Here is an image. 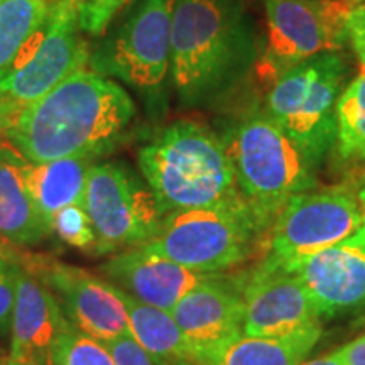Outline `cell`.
<instances>
[{
	"label": "cell",
	"mask_w": 365,
	"mask_h": 365,
	"mask_svg": "<svg viewBox=\"0 0 365 365\" xmlns=\"http://www.w3.org/2000/svg\"><path fill=\"white\" fill-rule=\"evenodd\" d=\"M359 0H264L267 44L259 71L271 83L299 63L350 43L349 17Z\"/></svg>",
	"instance_id": "8"
},
{
	"label": "cell",
	"mask_w": 365,
	"mask_h": 365,
	"mask_svg": "<svg viewBox=\"0 0 365 365\" xmlns=\"http://www.w3.org/2000/svg\"><path fill=\"white\" fill-rule=\"evenodd\" d=\"M344 78V59L327 53L284 71L267 91L266 113L313 168L336 144V103Z\"/></svg>",
	"instance_id": "6"
},
{
	"label": "cell",
	"mask_w": 365,
	"mask_h": 365,
	"mask_svg": "<svg viewBox=\"0 0 365 365\" xmlns=\"http://www.w3.org/2000/svg\"><path fill=\"white\" fill-rule=\"evenodd\" d=\"M176 0H139L122 26L91 56L102 76L139 90H156L171 68V29Z\"/></svg>",
	"instance_id": "10"
},
{
	"label": "cell",
	"mask_w": 365,
	"mask_h": 365,
	"mask_svg": "<svg viewBox=\"0 0 365 365\" xmlns=\"http://www.w3.org/2000/svg\"><path fill=\"white\" fill-rule=\"evenodd\" d=\"M357 196H359L360 210H362V223H360L359 230L355 232L350 239H346V242H350V244L354 245H359V247H362L365 250V186L360 190V193Z\"/></svg>",
	"instance_id": "31"
},
{
	"label": "cell",
	"mask_w": 365,
	"mask_h": 365,
	"mask_svg": "<svg viewBox=\"0 0 365 365\" xmlns=\"http://www.w3.org/2000/svg\"><path fill=\"white\" fill-rule=\"evenodd\" d=\"M125 0H85L80 14L81 31L90 36L102 34Z\"/></svg>",
	"instance_id": "26"
},
{
	"label": "cell",
	"mask_w": 365,
	"mask_h": 365,
	"mask_svg": "<svg viewBox=\"0 0 365 365\" xmlns=\"http://www.w3.org/2000/svg\"><path fill=\"white\" fill-rule=\"evenodd\" d=\"M225 145L242 198L266 234L294 195L317 185L314 168L266 112L245 117Z\"/></svg>",
	"instance_id": "4"
},
{
	"label": "cell",
	"mask_w": 365,
	"mask_h": 365,
	"mask_svg": "<svg viewBox=\"0 0 365 365\" xmlns=\"http://www.w3.org/2000/svg\"><path fill=\"white\" fill-rule=\"evenodd\" d=\"M66 323L53 291L33 272L17 271L11 359L19 365H53V346Z\"/></svg>",
	"instance_id": "17"
},
{
	"label": "cell",
	"mask_w": 365,
	"mask_h": 365,
	"mask_svg": "<svg viewBox=\"0 0 365 365\" xmlns=\"http://www.w3.org/2000/svg\"><path fill=\"white\" fill-rule=\"evenodd\" d=\"M349 34L350 44L365 68V0H359L350 12L349 17Z\"/></svg>",
	"instance_id": "29"
},
{
	"label": "cell",
	"mask_w": 365,
	"mask_h": 365,
	"mask_svg": "<svg viewBox=\"0 0 365 365\" xmlns=\"http://www.w3.org/2000/svg\"><path fill=\"white\" fill-rule=\"evenodd\" d=\"M54 0H0V75L43 24Z\"/></svg>",
	"instance_id": "22"
},
{
	"label": "cell",
	"mask_w": 365,
	"mask_h": 365,
	"mask_svg": "<svg viewBox=\"0 0 365 365\" xmlns=\"http://www.w3.org/2000/svg\"><path fill=\"white\" fill-rule=\"evenodd\" d=\"M105 346L110 350L117 365H154L149 355L144 352L143 346L137 344L134 339H129V336L108 341Z\"/></svg>",
	"instance_id": "28"
},
{
	"label": "cell",
	"mask_w": 365,
	"mask_h": 365,
	"mask_svg": "<svg viewBox=\"0 0 365 365\" xmlns=\"http://www.w3.org/2000/svg\"><path fill=\"white\" fill-rule=\"evenodd\" d=\"M301 365H344V362H341L340 355L336 354V350H335V352H331L328 355H322V357L304 360Z\"/></svg>",
	"instance_id": "32"
},
{
	"label": "cell",
	"mask_w": 365,
	"mask_h": 365,
	"mask_svg": "<svg viewBox=\"0 0 365 365\" xmlns=\"http://www.w3.org/2000/svg\"><path fill=\"white\" fill-rule=\"evenodd\" d=\"M81 207L95 232V252L139 247L158 234L163 222L148 182L124 164H91Z\"/></svg>",
	"instance_id": "9"
},
{
	"label": "cell",
	"mask_w": 365,
	"mask_h": 365,
	"mask_svg": "<svg viewBox=\"0 0 365 365\" xmlns=\"http://www.w3.org/2000/svg\"><path fill=\"white\" fill-rule=\"evenodd\" d=\"M53 365H117L110 350L66 319L53 346Z\"/></svg>",
	"instance_id": "24"
},
{
	"label": "cell",
	"mask_w": 365,
	"mask_h": 365,
	"mask_svg": "<svg viewBox=\"0 0 365 365\" xmlns=\"http://www.w3.org/2000/svg\"><path fill=\"white\" fill-rule=\"evenodd\" d=\"M17 271L19 267L14 266L7 257L0 255V335L9 330V325L12 322Z\"/></svg>",
	"instance_id": "27"
},
{
	"label": "cell",
	"mask_w": 365,
	"mask_h": 365,
	"mask_svg": "<svg viewBox=\"0 0 365 365\" xmlns=\"http://www.w3.org/2000/svg\"><path fill=\"white\" fill-rule=\"evenodd\" d=\"M242 299L247 336H284L322 327L301 282L271 257L242 277Z\"/></svg>",
	"instance_id": "12"
},
{
	"label": "cell",
	"mask_w": 365,
	"mask_h": 365,
	"mask_svg": "<svg viewBox=\"0 0 365 365\" xmlns=\"http://www.w3.org/2000/svg\"><path fill=\"white\" fill-rule=\"evenodd\" d=\"M322 336V327L284 336H247L227 341L203 365H301Z\"/></svg>",
	"instance_id": "20"
},
{
	"label": "cell",
	"mask_w": 365,
	"mask_h": 365,
	"mask_svg": "<svg viewBox=\"0 0 365 365\" xmlns=\"http://www.w3.org/2000/svg\"><path fill=\"white\" fill-rule=\"evenodd\" d=\"M26 158L9 143H0V235L19 245H34L51 232L36 207L24 180Z\"/></svg>",
	"instance_id": "18"
},
{
	"label": "cell",
	"mask_w": 365,
	"mask_h": 365,
	"mask_svg": "<svg viewBox=\"0 0 365 365\" xmlns=\"http://www.w3.org/2000/svg\"><path fill=\"white\" fill-rule=\"evenodd\" d=\"M43 282L59 296L68 322L102 344L122 336L132 339L122 291L83 269L61 262L41 266Z\"/></svg>",
	"instance_id": "13"
},
{
	"label": "cell",
	"mask_w": 365,
	"mask_h": 365,
	"mask_svg": "<svg viewBox=\"0 0 365 365\" xmlns=\"http://www.w3.org/2000/svg\"><path fill=\"white\" fill-rule=\"evenodd\" d=\"M134 115L120 85L83 68L27 105L4 135L31 163L91 159L120 140Z\"/></svg>",
	"instance_id": "1"
},
{
	"label": "cell",
	"mask_w": 365,
	"mask_h": 365,
	"mask_svg": "<svg viewBox=\"0 0 365 365\" xmlns=\"http://www.w3.org/2000/svg\"><path fill=\"white\" fill-rule=\"evenodd\" d=\"M139 168L163 215L242 196L225 140L193 120L175 122L145 144Z\"/></svg>",
	"instance_id": "2"
},
{
	"label": "cell",
	"mask_w": 365,
	"mask_h": 365,
	"mask_svg": "<svg viewBox=\"0 0 365 365\" xmlns=\"http://www.w3.org/2000/svg\"><path fill=\"white\" fill-rule=\"evenodd\" d=\"M362 223L359 196L345 188L309 190L284 205L267 232V255L286 264L350 239Z\"/></svg>",
	"instance_id": "11"
},
{
	"label": "cell",
	"mask_w": 365,
	"mask_h": 365,
	"mask_svg": "<svg viewBox=\"0 0 365 365\" xmlns=\"http://www.w3.org/2000/svg\"><path fill=\"white\" fill-rule=\"evenodd\" d=\"M85 0H54L39 29L27 39L9 70L0 75V98L22 112L49 93L90 59L81 39L80 14Z\"/></svg>",
	"instance_id": "7"
},
{
	"label": "cell",
	"mask_w": 365,
	"mask_h": 365,
	"mask_svg": "<svg viewBox=\"0 0 365 365\" xmlns=\"http://www.w3.org/2000/svg\"><path fill=\"white\" fill-rule=\"evenodd\" d=\"M90 158H63L48 163H24V180L36 207L51 225L59 210L81 203Z\"/></svg>",
	"instance_id": "19"
},
{
	"label": "cell",
	"mask_w": 365,
	"mask_h": 365,
	"mask_svg": "<svg viewBox=\"0 0 365 365\" xmlns=\"http://www.w3.org/2000/svg\"><path fill=\"white\" fill-rule=\"evenodd\" d=\"M344 365H365V335L336 350Z\"/></svg>",
	"instance_id": "30"
},
{
	"label": "cell",
	"mask_w": 365,
	"mask_h": 365,
	"mask_svg": "<svg viewBox=\"0 0 365 365\" xmlns=\"http://www.w3.org/2000/svg\"><path fill=\"white\" fill-rule=\"evenodd\" d=\"M301 282L322 319L365 304V250L350 242L282 264Z\"/></svg>",
	"instance_id": "14"
},
{
	"label": "cell",
	"mask_w": 365,
	"mask_h": 365,
	"mask_svg": "<svg viewBox=\"0 0 365 365\" xmlns=\"http://www.w3.org/2000/svg\"><path fill=\"white\" fill-rule=\"evenodd\" d=\"M247 51L235 0H176L171 29V78L185 103L213 97Z\"/></svg>",
	"instance_id": "3"
},
{
	"label": "cell",
	"mask_w": 365,
	"mask_h": 365,
	"mask_svg": "<svg viewBox=\"0 0 365 365\" xmlns=\"http://www.w3.org/2000/svg\"><path fill=\"white\" fill-rule=\"evenodd\" d=\"M0 365H19V364L14 362L11 357H0Z\"/></svg>",
	"instance_id": "33"
},
{
	"label": "cell",
	"mask_w": 365,
	"mask_h": 365,
	"mask_svg": "<svg viewBox=\"0 0 365 365\" xmlns=\"http://www.w3.org/2000/svg\"><path fill=\"white\" fill-rule=\"evenodd\" d=\"M171 314L203 365L208 355L244 333L242 281L222 274L186 294Z\"/></svg>",
	"instance_id": "15"
},
{
	"label": "cell",
	"mask_w": 365,
	"mask_h": 365,
	"mask_svg": "<svg viewBox=\"0 0 365 365\" xmlns=\"http://www.w3.org/2000/svg\"><path fill=\"white\" fill-rule=\"evenodd\" d=\"M129 314L132 339L156 365H200L170 312L140 303L122 291Z\"/></svg>",
	"instance_id": "21"
},
{
	"label": "cell",
	"mask_w": 365,
	"mask_h": 365,
	"mask_svg": "<svg viewBox=\"0 0 365 365\" xmlns=\"http://www.w3.org/2000/svg\"><path fill=\"white\" fill-rule=\"evenodd\" d=\"M336 145L344 158L365 159V68L340 93Z\"/></svg>",
	"instance_id": "23"
},
{
	"label": "cell",
	"mask_w": 365,
	"mask_h": 365,
	"mask_svg": "<svg viewBox=\"0 0 365 365\" xmlns=\"http://www.w3.org/2000/svg\"><path fill=\"white\" fill-rule=\"evenodd\" d=\"M262 234L240 196L213 207L168 213L158 234L140 247L195 271L223 272L244 262Z\"/></svg>",
	"instance_id": "5"
},
{
	"label": "cell",
	"mask_w": 365,
	"mask_h": 365,
	"mask_svg": "<svg viewBox=\"0 0 365 365\" xmlns=\"http://www.w3.org/2000/svg\"><path fill=\"white\" fill-rule=\"evenodd\" d=\"M51 230L68 245L83 250H95V232L81 203L59 210L51 220Z\"/></svg>",
	"instance_id": "25"
},
{
	"label": "cell",
	"mask_w": 365,
	"mask_h": 365,
	"mask_svg": "<svg viewBox=\"0 0 365 365\" xmlns=\"http://www.w3.org/2000/svg\"><path fill=\"white\" fill-rule=\"evenodd\" d=\"M102 272L125 294L170 313L196 287L225 274L195 271L149 252L140 245L122 250L103 264Z\"/></svg>",
	"instance_id": "16"
}]
</instances>
